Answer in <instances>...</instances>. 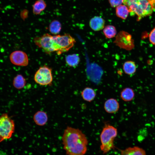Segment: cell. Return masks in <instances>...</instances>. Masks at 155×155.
Wrapping results in <instances>:
<instances>
[{"mask_svg":"<svg viewBox=\"0 0 155 155\" xmlns=\"http://www.w3.org/2000/svg\"><path fill=\"white\" fill-rule=\"evenodd\" d=\"M63 148L67 155H84L87 150V139L78 129L68 126L62 137Z\"/></svg>","mask_w":155,"mask_h":155,"instance_id":"cell-1","label":"cell"},{"mask_svg":"<svg viewBox=\"0 0 155 155\" xmlns=\"http://www.w3.org/2000/svg\"><path fill=\"white\" fill-rule=\"evenodd\" d=\"M131 16L136 15L137 20L151 15L155 11V0H123Z\"/></svg>","mask_w":155,"mask_h":155,"instance_id":"cell-2","label":"cell"},{"mask_svg":"<svg viewBox=\"0 0 155 155\" xmlns=\"http://www.w3.org/2000/svg\"><path fill=\"white\" fill-rule=\"evenodd\" d=\"M117 134L116 128L109 124L105 125L100 135V148L103 154L107 153L114 148V141Z\"/></svg>","mask_w":155,"mask_h":155,"instance_id":"cell-3","label":"cell"},{"mask_svg":"<svg viewBox=\"0 0 155 155\" xmlns=\"http://www.w3.org/2000/svg\"><path fill=\"white\" fill-rule=\"evenodd\" d=\"M55 52L58 55L68 51L76 42L74 38L68 34L53 36Z\"/></svg>","mask_w":155,"mask_h":155,"instance_id":"cell-4","label":"cell"},{"mask_svg":"<svg viewBox=\"0 0 155 155\" xmlns=\"http://www.w3.org/2000/svg\"><path fill=\"white\" fill-rule=\"evenodd\" d=\"M15 129L14 121L7 113L0 116V142L10 138Z\"/></svg>","mask_w":155,"mask_h":155,"instance_id":"cell-5","label":"cell"},{"mask_svg":"<svg viewBox=\"0 0 155 155\" xmlns=\"http://www.w3.org/2000/svg\"><path fill=\"white\" fill-rule=\"evenodd\" d=\"M113 42L120 48L127 51L132 50L135 46L131 35L124 31H120L116 35Z\"/></svg>","mask_w":155,"mask_h":155,"instance_id":"cell-6","label":"cell"},{"mask_svg":"<svg viewBox=\"0 0 155 155\" xmlns=\"http://www.w3.org/2000/svg\"><path fill=\"white\" fill-rule=\"evenodd\" d=\"M53 79L51 69L46 65L40 67L34 77L35 82L42 86L51 85Z\"/></svg>","mask_w":155,"mask_h":155,"instance_id":"cell-7","label":"cell"},{"mask_svg":"<svg viewBox=\"0 0 155 155\" xmlns=\"http://www.w3.org/2000/svg\"><path fill=\"white\" fill-rule=\"evenodd\" d=\"M34 41L36 45L42 49L45 53L49 54L54 52L53 36L49 34L36 37Z\"/></svg>","mask_w":155,"mask_h":155,"instance_id":"cell-8","label":"cell"},{"mask_svg":"<svg viewBox=\"0 0 155 155\" xmlns=\"http://www.w3.org/2000/svg\"><path fill=\"white\" fill-rule=\"evenodd\" d=\"M9 59L13 64L21 66H26L28 64V59L27 54L21 51L12 52L9 56Z\"/></svg>","mask_w":155,"mask_h":155,"instance_id":"cell-9","label":"cell"},{"mask_svg":"<svg viewBox=\"0 0 155 155\" xmlns=\"http://www.w3.org/2000/svg\"><path fill=\"white\" fill-rule=\"evenodd\" d=\"M104 108L105 111L109 113H114L119 110V104L117 100L111 98L107 100L105 102Z\"/></svg>","mask_w":155,"mask_h":155,"instance_id":"cell-10","label":"cell"},{"mask_svg":"<svg viewBox=\"0 0 155 155\" xmlns=\"http://www.w3.org/2000/svg\"><path fill=\"white\" fill-rule=\"evenodd\" d=\"M105 21L100 17L95 16L91 18L89 22L91 28L95 31H99L104 28Z\"/></svg>","mask_w":155,"mask_h":155,"instance_id":"cell-11","label":"cell"},{"mask_svg":"<svg viewBox=\"0 0 155 155\" xmlns=\"http://www.w3.org/2000/svg\"><path fill=\"white\" fill-rule=\"evenodd\" d=\"M121 155H146V153L143 148L135 146L121 150Z\"/></svg>","mask_w":155,"mask_h":155,"instance_id":"cell-12","label":"cell"},{"mask_svg":"<svg viewBox=\"0 0 155 155\" xmlns=\"http://www.w3.org/2000/svg\"><path fill=\"white\" fill-rule=\"evenodd\" d=\"M48 119L46 113L42 111L36 112L33 116L34 121L36 125L39 126H43L47 123Z\"/></svg>","mask_w":155,"mask_h":155,"instance_id":"cell-13","label":"cell"},{"mask_svg":"<svg viewBox=\"0 0 155 155\" xmlns=\"http://www.w3.org/2000/svg\"><path fill=\"white\" fill-rule=\"evenodd\" d=\"M81 95L84 100L91 102L95 98L96 93L92 88L90 87H86L82 91Z\"/></svg>","mask_w":155,"mask_h":155,"instance_id":"cell-14","label":"cell"},{"mask_svg":"<svg viewBox=\"0 0 155 155\" xmlns=\"http://www.w3.org/2000/svg\"><path fill=\"white\" fill-rule=\"evenodd\" d=\"M46 4L44 0H37L32 5V11L33 13L38 15L46 8Z\"/></svg>","mask_w":155,"mask_h":155,"instance_id":"cell-15","label":"cell"},{"mask_svg":"<svg viewBox=\"0 0 155 155\" xmlns=\"http://www.w3.org/2000/svg\"><path fill=\"white\" fill-rule=\"evenodd\" d=\"M136 65L132 61H128L125 62L123 65V69L124 72L128 75L133 74L136 72Z\"/></svg>","mask_w":155,"mask_h":155,"instance_id":"cell-16","label":"cell"},{"mask_svg":"<svg viewBox=\"0 0 155 155\" xmlns=\"http://www.w3.org/2000/svg\"><path fill=\"white\" fill-rule=\"evenodd\" d=\"M135 94L133 90L129 88L124 89L121 93V97L123 101L128 102L133 100Z\"/></svg>","mask_w":155,"mask_h":155,"instance_id":"cell-17","label":"cell"},{"mask_svg":"<svg viewBox=\"0 0 155 155\" xmlns=\"http://www.w3.org/2000/svg\"><path fill=\"white\" fill-rule=\"evenodd\" d=\"M65 61L69 66L75 67L79 63L80 58L78 54H73L68 55L65 58Z\"/></svg>","mask_w":155,"mask_h":155,"instance_id":"cell-18","label":"cell"},{"mask_svg":"<svg viewBox=\"0 0 155 155\" xmlns=\"http://www.w3.org/2000/svg\"><path fill=\"white\" fill-rule=\"evenodd\" d=\"M129 13L128 9L125 5H121L116 8V13L117 16L122 19H126Z\"/></svg>","mask_w":155,"mask_h":155,"instance_id":"cell-19","label":"cell"},{"mask_svg":"<svg viewBox=\"0 0 155 155\" xmlns=\"http://www.w3.org/2000/svg\"><path fill=\"white\" fill-rule=\"evenodd\" d=\"M26 83L25 79L20 74L17 75L13 79V86L18 89L23 88Z\"/></svg>","mask_w":155,"mask_h":155,"instance_id":"cell-20","label":"cell"},{"mask_svg":"<svg viewBox=\"0 0 155 155\" xmlns=\"http://www.w3.org/2000/svg\"><path fill=\"white\" fill-rule=\"evenodd\" d=\"M103 32L106 38L110 39L114 37L116 35L117 31L114 26L108 25L104 27Z\"/></svg>","mask_w":155,"mask_h":155,"instance_id":"cell-21","label":"cell"},{"mask_svg":"<svg viewBox=\"0 0 155 155\" xmlns=\"http://www.w3.org/2000/svg\"><path fill=\"white\" fill-rule=\"evenodd\" d=\"M61 26L60 22L57 20H54L51 22L49 24V29L52 34L56 35L61 31Z\"/></svg>","mask_w":155,"mask_h":155,"instance_id":"cell-22","label":"cell"},{"mask_svg":"<svg viewBox=\"0 0 155 155\" xmlns=\"http://www.w3.org/2000/svg\"><path fill=\"white\" fill-rule=\"evenodd\" d=\"M149 38L150 42L155 46V28H154L150 33Z\"/></svg>","mask_w":155,"mask_h":155,"instance_id":"cell-23","label":"cell"},{"mask_svg":"<svg viewBox=\"0 0 155 155\" xmlns=\"http://www.w3.org/2000/svg\"><path fill=\"white\" fill-rule=\"evenodd\" d=\"M109 1L111 6L115 7L121 5L123 0H109Z\"/></svg>","mask_w":155,"mask_h":155,"instance_id":"cell-24","label":"cell"},{"mask_svg":"<svg viewBox=\"0 0 155 155\" xmlns=\"http://www.w3.org/2000/svg\"><path fill=\"white\" fill-rule=\"evenodd\" d=\"M28 13L29 11L27 9H24L22 11L20 14L22 19L25 20L28 17Z\"/></svg>","mask_w":155,"mask_h":155,"instance_id":"cell-25","label":"cell"}]
</instances>
